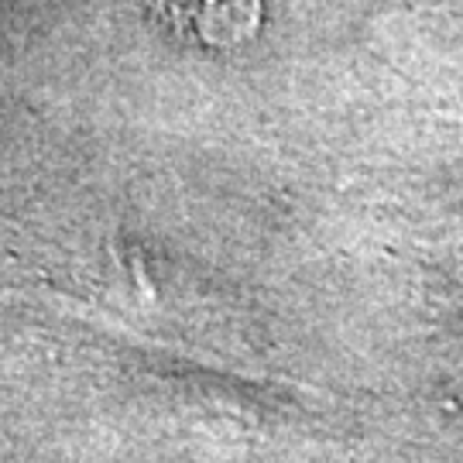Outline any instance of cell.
<instances>
[{
  "label": "cell",
  "mask_w": 463,
  "mask_h": 463,
  "mask_svg": "<svg viewBox=\"0 0 463 463\" xmlns=\"http://www.w3.org/2000/svg\"><path fill=\"white\" fill-rule=\"evenodd\" d=\"M168 32L210 49H233L258 32L261 0H148Z\"/></svg>",
  "instance_id": "1"
}]
</instances>
